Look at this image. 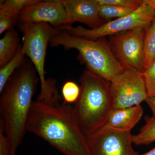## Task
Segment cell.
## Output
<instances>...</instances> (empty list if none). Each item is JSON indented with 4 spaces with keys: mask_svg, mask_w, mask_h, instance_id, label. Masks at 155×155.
Wrapping results in <instances>:
<instances>
[{
    "mask_svg": "<svg viewBox=\"0 0 155 155\" xmlns=\"http://www.w3.org/2000/svg\"><path fill=\"white\" fill-rule=\"evenodd\" d=\"M18 32L13 28L6 31L0 39V67L11 61L21 47Z\"/></svg>",
    "mask_w": 155,
    "mask_h": 155,
    "instance_id": "obj_13",
    "label": "cell"
},
{
    "mask_svg": "<svg viewBox=\"0 0 155 155\" xmlns=\"http://www.w3.org/2000/svg\"><path fill=\"white\" fill-rule=\"evenodd\" d=\"M147 27L139 26L110 37L111 50L124 69L144 72V39Z\"/></svg>",
    "mask_w": 155,
    "mask_h": 155,
    "instance_id": "obj_7",
    "label": "cell"
},
{
    "mask_svg": "<svg viewBox=\"0 0 155 155\" xmlns=\"http://www.w3.org/2000/svg\"><path fill=\"white\" fill-rule=\"evenodd\" d=\"M21 47L14 58L0 69V93L2 91L8 81L16 70L25 61V55Z\"/></svg>",
    "mask_w": 155,
    "mask_h": 155,
    "instance_id": "obj_15",
    "label": "cell"
},
{
    "mask_svg": "<svg viewBox=\"0 0 155 155\" xmlns=\"http://www.w3.org/2000/svg\"><path fill=\"white\" fill-rule=\"evenodd\" d=\"M148 97H155V61L143 72Z\"/></svg>",
    "mask_w": 155,
    "mask_h": 155,
    "instance_id": "obj_20",
    "label": "cell"
},
{
    "mask_svg": "<svg viewBox=\"0 0 155 155\" xmlns=\"http://www.w3.org/2000/svg\"><path fill=\"white\" fill-rule=\"evenodd\" d=\"M143 110L140 105L123 109H112L104 126L131 131L141 119Z\"/></svg>",
    "mask_w": 155,
    "mask_h": 155,
    "instance_id": "obj_12",
    "label": "cell"
},
{
    "mask_svg": "<svg viewBox=\"0 0 155 155\" xmlns=\"http://www.w3.org/2000/svg\"><path fill=\"white\" fill-rule=\"evenodd\" d=\"M38 1L39 0H7L2 2L1 1L0 13L19 16L23 9Z\"/></svg>",
    "mask_w": 155,
    "mask_h": 155,
    "instance_id": "obj_18",
    "label": "cell"
},
{
    "mask_svg": "<svg viewBox=\"0 0 155 155\" xmlns=\"http://www.w3.org/2000/svg\"><path fill=\"white\" fill-rule=\"evenodd\" d=\"M24 40L21 50L29 58L37 72L41 84L37 100L49 105L60 104V96L54 79L45 77V65L48 45L51 39L59 32L58 28L47 23H22Z\"/></svg>",
    "mask_w": 155,
    "mask_h": 155,
    "instance_id": "obj_5",
    "label": "cell"
},
{
    "mask_svg": "<svg viewBox=\"0 0 155 155\" xmlns=\"http://www.w3.org/2000/svg\"><path fill=\"white\" fill-rule=\"evenodd\" d=\"M97 1L99 4L114 5L134 10L138 9L143 4L142 1L141 0H97Z\"/></svg>",
    "mask_w": 155,
    "mask_h": 155,
    "instance_id": "obj_21",
    "label": "cell"
},
{
    "mask_svg": "<svg viewBox=\"0 0 155 155\" xmlns=\"http://www.w3.org/2000/svg\"><path fill=\"white\" fill-rule=\"evenodd\" d=\"M0 155H12L11 143L4 131L2 123L0 122Z\"/></svg>",
    "mask_w": 155,
    "mask_h": 155,
    "instance_id": "obj_23",
    "label": "cell"
},
{
    "mask_svg": "<svg viewBox=\"0 0 155 155\" xmlns=\"http://www.w3.org/2000/svg\"><path fill=\"white\" fill-rule=\"evenodd\" d=\"M26 130L48 142L65 155H91L87 137L70 104L50 106L33 101Z\"/></svg>",
    "mask_w": 155,
    "mask_h": 155,
    "instance_id": "obj_1",
    "label": "cell"
},
{
    "mask_svg": "<svg viewBox=\"0 0 155 155\" xmlns=\"http://www.w3.org/2000/svg\"><path fill=\"white\" fill-rule=\"evenodd\" d=\"M62 2L69 25L78 22L94 29L104 23L99 14L97 0H62Z\"/></svg>",
    "mask_w": 155,
    "mask_h": 155,
    "instance_id": "obj_11",
    "label": "cell"
},
{
    "mask_svg": "<svg viewBox=\"0 0 155 155\" xmlns=\"http://www.w3.org/2000/svg\"><path fill=\"white\" fill-rule=\"evenodd\" d=\"M37 75L31 61L25 59L1 93L0 122L11 143L12 155H16L27 131L32 99L39 81Z\"/></svg>",
    "mask_w": 155,
    "mask_h": 155,
    "instance_id": "obj_2",
    "label": "cell"
},
{
    "mask_svg": "<svg viewBox=\"0 0 155 155\" xmlns=\"http://www.w3.org/2000/svg\"><path fill=\"white\" fill-rule=\"evenodd\" d=\"M155 17L154 10L143 2L138 9L129 15L108 21L98 28L90 29L79 25L73 27L71 25H67L58 28L72 36L97 40L127 31L139 26L148 27Z\"/></svg>",
    "mask_w": 155,
    "mask_h": 155,
    "instance_id": "obj_6",
    "label": "cell"
},
{
    "mask_svg": "<svg viewBox=\"0 0 155 155\" xmlns=\"http://www.w3.org/2000/svg\"><path fill=\"white\" fill-rule=\"evenodd\" d=\"M18 20L21 24L47 23L56 28L69 25L62 0L39 1L23 9Z\"/></svg>",
    "mask_w": 155,
    "mask_h": 155,
    "instance_id": "obj_10",
    "label": "cell"
},
{
    "mask_svg": "<svg viewBox=\"0 0 155 155\" xmlns=\"http://www.w3.org/2000/svg\"><path fill=\"white\" fill-rule=\"evenodd\" d=\"M142 1L155 11V0H143Z\"/></svg>",
    "mask_w": 155,
    "mask_h": 155,
    "instance_id": "obj_25",
    "label": "cell"
},
{
    "mask_svg": "<svg viewBox=\"0 0 155 155\" xmlns=\"http://www.w3.org/2000/svg\"><path fill=\"white\" fill-rule=\"evenodd\" d=\"M99 14L101 18L104 20L113 18H122L127 16L135 10L114 5L98 4Z\"/></svg>",
    "mask_w": 155,
    "mask_h": 155,
    "instance_id": "obj_17",
    "label": "cell"
},
{
    "mask_svg": "<svg viewBox=\"0 0 155 155\" xmlns=\"http://www.w3.org/2000/svg\"><path fill=\"white\" fill-rule=\"evenodd\" d=\"M131 137L130 131L104 126L86 137L91 155H139Z\"/></svg>",
    "mask_w": 155,
    "mask_h": 155,
    "instance_id": "obj_9",
    "label": "cell"
},
{
    "mask_svg": "<svg viewBox=\"0 0 155 155\" xmlns=\"http://www.w3.org/2000/svg\"><path fill=\"white\" fill-rule=\"evenodd\" d=\"M18 15L0 13V34L14 28L18 20Z\"/></svg>",
    "mask_w": 155,
    "mask_h": 155,
    "instance_id": "obj_22",
    "label": "cell"
},
{
    "mask_svg": "<svg viewBox=\"0 0 155 155\" xmlns=\"http://www.w3.org/2000/svg\"><path fill=\"white\" fill-rule=\"evenodd\" d=\"M80 88L77 84L72 81L64 83L62 88V94L64 103L66 104L75 103L80 94Z\"/></svg>",
    "mask_w": 155,
    "mask_h": 155,
    "instance_id": "obj_19",
    "label": "cell"
},
{
    "mask_svg": "<svg viewBox=\"0 0 155 155\" xmlns=\"http://www.w3.org/2000/svg\"><path fill=\"white\" fill-rule=\"evenodd\" d=\"M59 30L50 40V45L77 50L78 59L87 71L111 82L124 70L104 38L87 39Z\"/></svg>",
    "mask_w": 155,
    "mask_h": 155,
    "instance_id": "obj_4",
    "label": "cell"
},
{
    "mask_svg": "<svg viewBox=\"0 0 155 155\" xmlns=\"http://www.w3.org/2000/svg\"><path fill=\"white\" fill-rule=\"evenodd\" d=\"M80 82V94L73 107L81 129L87 137L107 123L112 110L111 82L87 70Z\"/></svg>",
    "mask_w": 155,
    "mask_h": 155,
    "instance_id": "obj_3",
    "label": "cell"
},
{
    "mask_svg": "<svg viewBox=\"0 0 155 155\" xmlns=\"http://www.w3.org/2000/svg\"><path fill=\"white\" fill-rule=\"evenodd\" d=\"M110 90L112 109L139 105L148 97L143 72L135 69H124L111 81Z\"/></svg>",
    "mask_w": 155,
    "mask_h": 155,
    "instance_id": "obj_8",
    "label": "cell"
},
{
    "mask_svg": "<svg viewBox=\"0 0 155 155\" xmlns=\"http://www.w3.org/2000/svg\"><path fill=\"white\" fill-rule=\"evenodd\" d=\"M155 61V17L147 28L144 39V71Z\"/></svg>",
    "mask_w": 155,
    "mask_h": 155,
    "instance_id": "obj_14",
    "label": "cell"
},
{
    "mask_svg": "<svg viewBox=\"0 0 155 155\" xmlns=\"http://www.w3.org/2000/svg\"><path fill=\"white\" fill-rule=\"evenodd\" d=\"M145 102L151 110L152 117L155 120V97H148Z\"/></svg>",
    "mask_w": 155,
    "mask_h": 155,
    "instance_id": "obj_24",
    "label": "cell"
},
{
    "mask_svg": "<svg viewBox=\"0 0 155 155\" xmlns=\"http://www.w3.org/2000/svg\"><path fill=\"white\" fill-rule=\"evenodd\" d=\"M142 155H155V147L147 153Z\"/></svg>",
    "mask_w": 155,
    "mask_h": 155,
    "instance_id": "obj_26",
    "label": "cell"
},
{
    "mask_svg": "<svg viewBox=\"0 0 155 155\" xmlns=\"http://www.w3.org/2000/svg\"><path fill=\"white\" fill-rule=\"evenodd\" d=\"M145 124L139 133L132 135V143L136 145H147L155 141V120L152 117H144Z\"/></svg>",
    "mask_w": 155,
    "mask_h": 155,
    "instance_id": "obj_16",
    "label": "cell"
}]
</instances>
